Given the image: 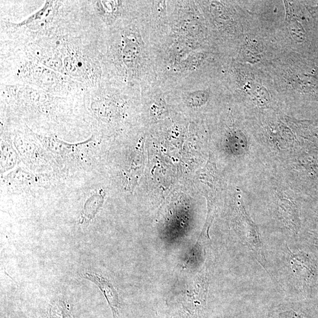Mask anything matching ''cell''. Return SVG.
<instances>
[{"instance_id":"3","label":"cell","mask_w":318,"mask_h":318,"mask_svg":"<svg viewBox=\"0 0 318 318\" xmlns=\"http://www.w3.org/2000/svg\"><path fill=\"white\" fill-rule=\"evenodd\" d=\"M279 210L287 225L296 231L298 227L297 214L292 202L285 199H281L278 203Z\"/></svg>"},{"instance_id":"4","label":"cell","mask_w":318,"mask_h":318,"mask_svg":"<svg viewBox=\"0 0 318 318\" xmlns=\"http://www.w3.org/2000/svg\"><path fill=\"white\" fill-rule=\"evenodd\" d=\"M103 195L95 194L91 197L85 203L83 213L82 215V221H90L95 216L98 210L102 206Z\"/></svg>"},{"instance_id":"5","label":"cell","mask_w":318,"mask_h":318,"mask_svg":"<svg viewBox=\"0 0 318 318\" xmlns=\"http://www.w3.org/2000/svg\"><path fill=\"white\" fill-rule=\"evenodd\" d=\"M123 57L124 62L128 67L135 66L139 56V50L136 44L128 43L124 48Z\"/></svg>"},{"instance_id":"1","label":"cell","mask_w":318,"mask_h":318,"mask_svg":"<svg viewBox=\"0 0 318 318\" xmlns=\"http://www.w3.org/2000/svg\"><path fill=\"white\" fill-rule=\"evenodd\" d=\"M242 215L243 218V239L253 250L256 258L258 259L260 264L265 267L266 260L264 253L263 252L259 235L253 222L247 216L245 209L242 208Z\"/></svg>"},{"instance_id":"2","label":"cell","mask_w":318,"mask_h":318,"mask_svg":"<svg viewBox=\"0 0 318 318\" xmlns=\"http://www.w3.org/2000/svg\"><path fill=\"white\" fill-rule=\"evenodd\" d=\"M85 277L87 278L88 279L93 281L96 285L99 286L100 289L102 290V291L108 299V301L112 306L113 310H114V307H116L118 305V297L117 293H116L112 284L98 275L85 274Z\"/></svg>"}]
</instances>
